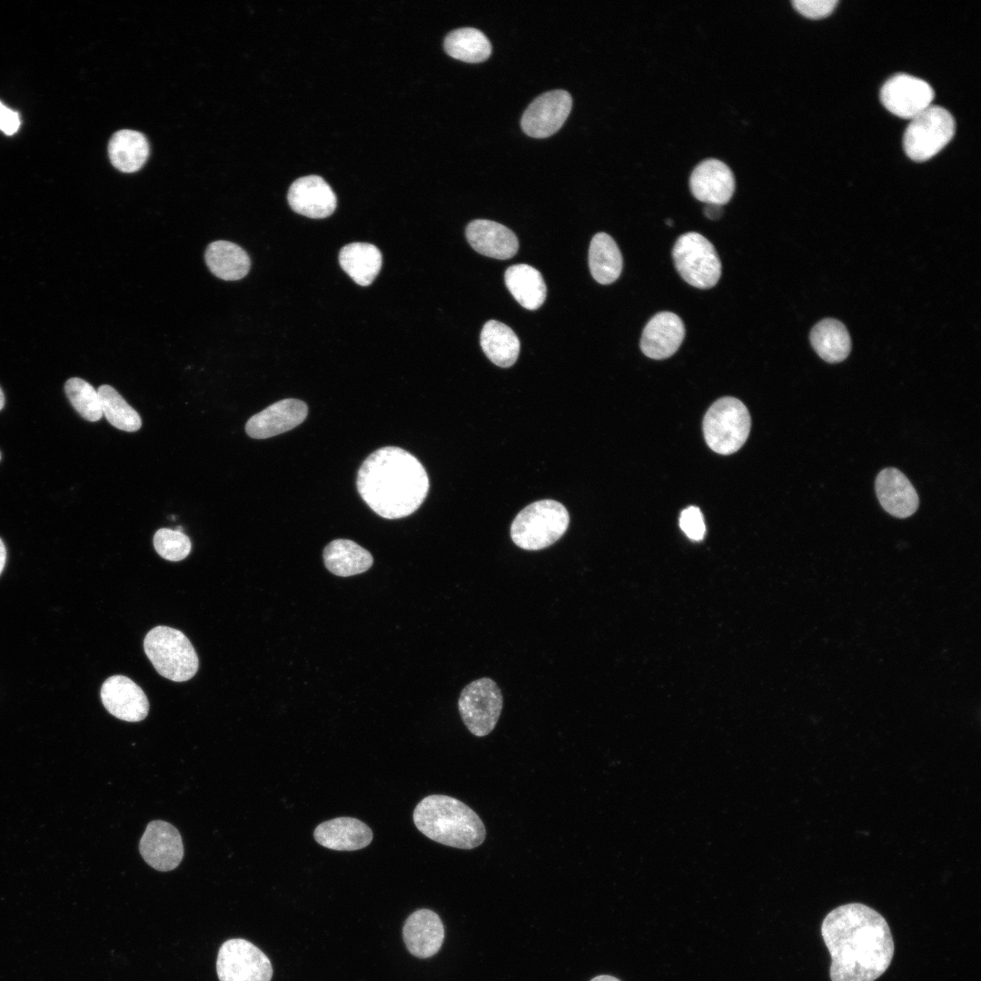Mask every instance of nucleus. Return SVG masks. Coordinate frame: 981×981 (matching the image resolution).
Instances as JSON below:
<instances>
[{
  "mask_svg": "<svg viewBox=\"0 0 981 981\" xmlns=\"http://www.w3.org/2000/svg\"><path fill=\"white\" fill-rule=\"evenodd\" d=\"M101 699L106 710L115 718L138 722L149 711V702L144 690L123 675L108 678L101 688Z\"/></svg>",
  "mask_w": 981,
  "mask_h": 981,
  "instance_id": "14",
  "label": "nucleus"
},
{
  "mask_svg": "<svg viewBox=\"0 0 981 981\" xmlns=\"http://www.w3.org/2000/svg\"><path fill=\"white\" fill-rule=\"evenodd\" d=\"M466 238L479 253L506 260L518 252L519 243L514 233L506 226L490 220H474L466 228Z\"/></svg>",
  "mask_w": 981,
  "mask_h": 981,
  "instance_id": "21",
  "label": "nucleus"
},
{
  "mask_svg": "<svg viewBox=\"0 0 981 981\" xmlns=\"http://www.w3.org/2000/svg\"><path fill=\"white\" fill-rule=\"evenodd\" d=\"M402 936L406 947L414 956L431 957L440 950L443 943V924L432 910L419 909L406 919Z\"/></svg>",
  "mask_w": 981,
  "mask_h": 981,
  "instance_id": "20",
  "label": "nucleus"
},
{
  "mask_svg": "<svg viewBox=\"0 0 981 981\" xmlns=\"http://www.w3.org/2000/svg\"><path fill=\"white\" fill-rule=\"evenodd\" d=\"M934 95L928 83L907 74L891 76L880 90L883 105L895 115L906 119H912L930 106Z\"/></svg>",
  "mask_w": 981,
  "mask_h": 981,
  "instance_id": "11",
  "label": "nucleus"
},
{
  "mask_svg": "<svg viewBox=\"0 0 981 981\" xmlns=\"http://www.w3.org/2000/svg\"><path fill=\"white\" fill-rule=\"evenodd\" d=\"M875 489L880 505L892 516L907 518L918 508L919 499L914 486L896 468L882 470L876 478Z\"/></svg>",
  "mask_w": 981,
  "mask_h": 981,
  "instance_id": "19",
  "label": "nucleus"
},
{
  "mask_svg": "<svg viewBox=\"0 0 981 981\" xmlns=\"http://www.w3.org/2000/svg\"><path fill=\"white\" fill-rule=\"evenodd\" d=\"M569 522V512L561 503L542 500L520 511L511 523L510 537L523 550H539L560 540Z\"/></svg>",
  "mask_w": 981,
  "mask_h": 981,
  "instance_id": "4",
  "label": "nucleus"
},
{
  "mask_svg": "<svg viewBox=\"0 0 981 981\" xmlns=\"http://www.w3.org/2000/svg\"><path fill=\"white\" fill-rule=\"evenodd\" d=\"M810 342L818 356L830 363L844 361L851 349L847 330L835 319H824L818 322L811 330Z\"/></svg>",
  "mask_w": 981,
  "mask_h": 981,
  "instance_id": "29",
  "label": "nucleus"
},
{
  "mask_svg": "<svg viewBox=\"0 0 981 981\" xmlns=\"http://www.w3.org/2000/svg\"><path fill=\"white\" fill-rule=\"evenodd\" d=\"M721 206L718 204H707L704 208V213L709 219H718L723 213Z\"/></svg>",
  "mask_w": 981,
  "mask_h": 981,
  "instance_id": "38",
  "label": "nucleus"
},
{
  "mask_svg": "<svg viewBox=\"0 0 981 981\" xmlns=\"http://www.w3.org/2000/svg\"><path fill=\"white\" fill-rule=\"evenodd\" d=\"M684 337L685 327L681 319L671 312H661L646 324L640 339V349L649 358L667 359L678 351Z\"/></svg>",
  "mask_w": 981,
  "mask_h": 981,
  "instance_id": "18",
  "label": "nucleus"
},
{
  "mask_svg": "<svg viewBox=\"0 0 981 981\" xmlns=\"http://www.w3.org/2000/svg\"><path fill=\"white\" fill-rule=\"evenodd\" d=\"M204 258L211 272L225 281L243 278L251 266L247 253L228 241H216L209 244Z\"/></svg>",
  "mask_w": 981,
  "mask_h": 981,
  "instance_id": "26",
  "label": "nucleus"
},
{
  "mask_svg": "<svg viewBox=\"0 0 981 981\" xmlns=\"http://www.w3.org/2000/svg\"><path fill=\"white\" fill-rule=\"evenodd\" d=\"M65 394L74 410L85 420L97 421L103 416L97 391L77 377L70 378L64 384Z\"/></svg>",
  "mask_w": 981,
  "mask_h": 981,
  "instance_id": "33",
  "label": "nucleus"
},
{
  "mask_svg": "<svg viewBox=\"0 0 981 981\" xmlns=\"http://www.w3.org/2000/svg\"><path fill=\"white\" fill-rule=\"evenodd\" d=\"M97 392L103 415L111 425L129 432L136 431L141 428L140 415L114 388L104 384L98 388Z\"/></svg>",
  "mask_w": 981,
  "mask_h": 981,
  "instance_id": "32",
  "label": "nucleus"
},
{
  "mask_svg": "<svg viewBox=\"0 0 981 981\" xmlns=\"http://www.w3.org/2000/svg\"><path fill=\"white\" fill-rule=\"evenodd\" d=\"M689 187L699 201L707 204L723 205L734 193L735 179L726 164L718 159H707L692 171Z\"/></svg>",
  "mask_w": 981,
  "mask_h": 981,
  "instance_id": "15",
  "label": "nucleus"
},
{
  "mask_svg": "<svg viewBox=\"0 0 981 981\" xmlns=\"http://www.w3.org/2000/svg\"><path fill=\"white\" fill-rule=\"evenodd\" d=\"M216 971L220 981H271L272 976L268 956L243 938L229 939L221 946Z\"/></svg>",
  "mask_w": 981,
  "mask_h": 981,
  "instance_id": "10",
  "label": "nucleus"
},
{
  "mask_svg": "<svg viewBox=\"0 0 981 981\" xmlns=\"http://www.w3.org/2000/svg\"><path fill=\"white\" fill-rule=\"evenodd\" d=\"M821 935L831 956V981H875L894 956L886 919L861 903L831 910L822 922Z\"/></svg>",
  "mask_w": 981,
  "mask_h": 981,
  "instance_id": "1",
  "label": "nucleus"
},
{
  "mask_svg": "<svg viewBox=\"0 0 981 981\" xmlns=\"http://www.w3.org/2000/svg\"><path fill=\"white\" fill-rule=\"evenodd\" d=\"M750 426L751 419L745 404L734 397H723L704 416V438L715 452L732 454L746 442Z\"/></svg>",
  "mask_w": 981,
  "mask_h": 981,
  "instance_id": "6",
  "label": "nucleus"
},
{
  "mask_svg": "<svg viewBox=\"0 0 981 981\" xmlns=\"http://www.w3.org/2000/svg\"><path fill=\"white\" fill-rule=\"evenodd\" d=\"M6 562V549L4 541L0 538V574L2 573Z\"/></svg>",
  "mask_w": 981,
  "mask_h": 981,
  "instance_id": "39",
  "label": "nucleus"
},
{
  "mask_svg": "<svg viewBox=\"0 0 981 981\" xmlns=\"http://www.w3.org/2000/svg\"><path fill=\"white\" fill-rule=\"evenodd\" d=\"M291 208L313 219L330 216L336 208V196L331 186L318 175L295 180L287 194Z\"/></svg>",
  "mask_w": 981,
  "mask_h": 981,
  "instance_id": "17",
  "label": "nucleus"
},
{
  "mask_svg": "<svg viewBox=\"0 0 981 981\" xmlns=\"http://www.w3.org/2000/svg\"><path fill=\"white\" fill-rule=\"evenodd\" d=\"M481 346L491 362L508 368L517 361L520 344L516 333L509 326L496 320H490L482 327Z\"/></svg>",
  "mask_w": 981,
  "mask_h": 981,
  "instance_id": "28",
  "label": "nucleus"
},
{
  "mask_svg": "<svg viewBox=\"0 0 981 981\" xmlns=\"http://www.w3.org/2000/svg\"><path fill=\"white\" fill-rule=\"evenodd\" d=\"M144 649L157 672L170 680H189L198 670L199 660L193 646L176 629L167 626L152 629L144 639Z\"/></svg>",
  "mask_w": 981,
  "mask_h": 981,
  "instance_id": "5",
  "label": "nucleus"
},
{
  "mask_svg": "<svg viewBox=\"0 0 981 981\" xmlns=\"http://www.w3.org/2000/svg\"><path fill=\"white\" fill-rule=\"evenodd\" d=\"M505 284L514 299L527 310H537L546 299V284L541 273L528 264L509 267L504 274Z\"/></svg>",
  "mask_w": 981,
  "mask_h": 981,
  "instance_id": "24",
  "label": "nucleus"
},
{
  "mask_svg": "<svg viewBox=\"0 0 981 981\" xmlns=\"http://www.w3.org/2000/svg\"><path fill=\"white\" fill-rule=\"evenodd\" d=\"M0 460H1V453H0Z\"/></svg>",
  "mask_w": 981,
  "mask_h": 981,
  "instance_id": "42",
  "label": "nucleus"
},
{
  "mask_svg": "<svg viewBox=\"0 0 981 981\" xmlns=\"http://www.w3.org/2000/svg\"><path fill=\"white\" fill-rule=\"evenodd\" d=\"M572 107V98L564 90H553L537 97L525 110L520 124L534 138H546L564 124Z\"/></svg>",
  "mask_w": 981,
  "mask_h": 981,
  "instance_id": "12",
  "label": "nucleus"
},
{
  "mask_svg": "<svg viewBox=\"0 0 981 981\" xmlns=\"http://www.w3.org/2000/svg\"><path fill=\"white\" fill-rule=\"evenodd\" d=\"M318 844L337 851H353L367 847L372 840V829L362 821L341 817L324 821L313 832Z\"/></svg>",
  "mask_w": 981,
  "mask_h": 981,
  "instance_id": "22",
  "label": "nucleus"
},
{
  "mask_svg": "<svg viewBox=\"0 0 981 981\" xmlns=\"http://www.w3.org/2000/svg\"><path fill=\"white\" fill-rule=\"evenodd\" d=\"M356 484L365 503L389 520L413 513L430 486L420 461L398 447H383L369 455L358 471Z\"/></svg>",
  "mask_w": 981,
  "mask_h": 981,
  "instance_id": "2",
  "label": "nucleus"
},
{
  "mask_svg": "<svg viewBox=\"0 0 981 981\" xmlns=\"http://www.w3.org/2000/svg\"><path fill=\"white\" fill-rule=\"evenodd\" d=\"M4 404H5V396H4L2 389L0 388V411L3 409Z\"/></svg>",
  "mask_w": 981,
  "mask_h": 981,
  "instance_id": "41",
  "label": "nucleus"
},
{
  "mask_svg": "<svg viewBox=\"0 0 981 981\" xmlns=\"http://www.w3.org/2000/svg\"><path fill=\"white\" fill-rule=\"evenodd\" d=\"M910 120L903 136V147L913 161L932 158L954 136L955 119L941 106L930 105Z\"/></svg>",
  "mask_w": 981,
  "mask_h": 981,
  "instance_id": "7",
  "label": "nucleus"
},
{
  "mask_svg": "<svg viewBox=\"0 0 981 981\" xmlns=\"http://www.w3.org/2000/svg\"><path fill=\"white\" fill-rule=\"evenodd\" d=\"M679 526L690 540H701L704 538L706 526L703 515L698 507L689 506L681 511Z\"/></svg>",
  "mask_w": 981,
  "mask_h": 981,
  "instance_id": "35",
  "label": "nucleus"
},
{
  "mask_svg": "<svg viewBox=\"0 0 981 981\" xmlns=\"http://www.w3.org/2000/svg\"><path fill=\"white\" fill-rule=\"evenodd\" d=\"M308 407L297 399L281 400L252 416L246 422V433L254 439H266L288 431L307 417Z\"/></svg>",
  "mask_w": 981,
  "mask_h": 981,
  "instance_id": "16",
  "label": "nucleus"
},
{
  "mask_svg": "<svg viewBox=\"0 0 981 981\" xmlns=\"http://www.w3.org/2000/svg\"><path fill=\"white\" fill-rule=\"evenodd\" d=\"M20 124L21 120L18 113L5 106L0 101V131L7 135H12L17 132Z\"/></svg>",
  "mask_w": 981,
  "mask_h": 981,
  "instance_id": "37",
  "label": "nucleus"
},
{
  "mask_svg": "<svg viewBox=\"0 0 981 981\" xmlns=\"http://www.w3.org/2000/svg\"><path fill=\"white\" fill-rule=\"evenodd\" d=\"M590 981H620V980H619L618 978H616L614 976H611L602 975V976H598L594 977Z\"/></svg>",
  "mask_w": 981,
  "mask_h": 981,
  "instance_id": "40",
  "label": "nucleus"
},
{
  "mask_svg": "<svg viewBox=\"0 0 981 981\" xmlns=\"http://www.w3.org/2000/svg\"><path fill=\"white\" fill-rule=\"evenodd\" d=\"M139 850L149 866L163 872L176 868L183 857L179 831L164 820H154L147 825L140 840Z\"/></svg>",
  "mask_w": 981,
  "mask_h": 981,
  "instance_id": "13",
  "label": "nucleus"
},
{
  "mask_svg": "<svg viewBox=\"0 0 981 981\" xmlns=\"http://www.w3.org/2000/svg\"><path fill=\"white\" fill-rule=\"evenodd\" d=\"M322 557L327 570L341 577L365 572L373 563L372 556L367 550L346 539L331 541L324 548Z\"/></svg>",
  "mask_w": 981,
  "mask_h": 981,
  "instance_id": "23",
  "label": "nucleus"
},
{
  "mask_svg": "<svg viewBox=\"0 0 981 981\" xmlns=\"http://www.w3.org/2000/svg\"><path fill=\"white\" fill-rule=\"evenodd\" d=\"M589 266L592 277L601 284H609L620 275L621 253L615 241L605 233H596L589 249Z\"/></svg>",
  "mask_w": 981,
  "mask_h": 981,
  "instance_id": "30",
  "label": "nucleus"
},
{
  "mask_svg": "<svg viewBox=\"0 0 981 981\" xmlns=\"http://www.w3.org/2000/svg\"><path fill=\"white\" fill-rule=\"evenodd\" d=\"M502 703V694L497 683L490 678H481L461 690L458 708L469 731L474 736L484 737L494 729Z\"/></svg>",
  "mask_w": 981,
  "mask_h": 981,
  "instance_id": "9",
  "label": "nucleus"
},
{
  "mask_svg": "<svg viewBox=\"0 0 981 981\" xmlns=\"http://www.w3.org/2000/svg\"><path fill=\"white\" fill-rule=\"evenodd\" d=\"M446 53L454 59L466 63H481L489 58L491 45L480 30L463 27L451 31L444 40Z\"/></svg>",
  "mask_w": 981,
  "mask_h": 981,
  "instance_id": "31",
  "label": "nucleus"
},
{
  "mask_svg": "<svg viewBox=\"0 0 981 981\" xmlns=\"http://www.w3.org/2000/svg\"><path fill=\"white\" fill-rule=\"evenodd\" d=\"M416 827L430 839L452 847L472 849L482 844L485 826L469 806L445 795L422 798L413 811Z\"/></svg>",
  "mask_w": 981,
  "mask_h": 981,
  "instance_id": "3",
  "label": "nucleus"
},
{
  "mask_svg": "<svg viewBox=\"0 0 981 981\" xmlns=\"http://www.w3.org/2000/svg\"><path fill=\"white\" fill-rule=\"evenodd\" d=\"M794 8L806 17L820 19L829 15L835 9L837 0H794Z\"/></svg>",
  "mask_w": 981,
  "mask_h": 981,
  "instance_id": "36",
  "label": "nucleus"
},
{
  "mask_svg": "<svg viewBox=\"0 0 981 981\" xmlns=\"http://www.w3.org/2000/svg\"><path fill=\"white\" fill-rule=\"evenodd\" d=\"M108 153L111 163L116 169L124 173H134L147 160L149 144L142 133L124 129L111 137Z\"/></svg>",
  "mask_w": 981,
  "mask_h": 981,
  "instance_id": "27",
  "label": "nucleus"
},
{
  "mask_svg": "<svg viewBox=\"0 0 981 981\" xmlns=\"http://www.w3.org/2000/svg\"><path fill=\"white\" fill-rule=\"evenodd\" d=\"M339 262L357 284L368 286L378 275L382 257L380 250L371 243H352L342 248Z\"/></svg>",
  "mask_w": 981,
  "mask_h": 981,
  "instance_id": "25",
  "label": "nucleus"
},
{
  "mask_svg": "<svg viewBox=\"0 0 981 981\" xmlns=\"http://www.w3.org/2000/svg\"><path fill=\"white\" fill-rule=\"evenodd\" d=\"M154 547L156 552L170 561H179L186 558L192 548L191 540L183 531L163 528L154 536Z\"/></svg>",
  "mask_w": 981,
  "mask_h": 981,
  "instance_id": "34",
  "label": "nucleus"
},
{
  "mask_svg": "<svg viewBox=\"0 0 981 981\" xmlns=\"http://www.w3.org/2000/svg\"><path fill=\"white\" fill-rule=\"evenodd\" d=\"M675 267L689 284L708 289L721 275V263L713 244L703 235L689 232L680 235L672 249Z\"/></svg>",
  "mask_w": 981,
  "mask_h": 981,
  "instance_id": "8",
  "label": "nucleus"
}]
</instances>
